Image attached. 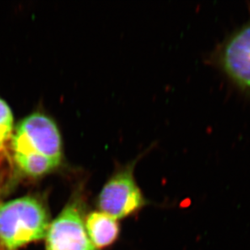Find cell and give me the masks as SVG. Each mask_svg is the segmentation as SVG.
Segmentation results:
<instances>
[{"mask_svg":"<svg viewBox=\"0 0 250 250\" xmlns=\"http://www.w3.org/2000/svg\"><path fill=\"white\" fill-rule=\"evenodd\" d=\"M85 228L96 249H105L115 243L120 235L118 220L102 211H92L85 218Z\"/></svg>","mask_w":250,"mask_h":250,"instance_id":"cell-6","label":"cell"},{"mask_svg":"<svg viewBox=\"0 0 250 250\" xmlns=\"http://www.w3.org/2000/svg\"><path fill=\"white\" fill-rule=\"evenodd\" d=\"M0 250H5V249L3 248V247H2V246H1V245H0Z\"/></svg>","mask_w":250,"mask_h":250,"instance_id":"cell-8","label":"cell"},{"mask_svg":"<svg viewBox=\"0 0 250 250\" xmlns=\"http://www.w3.org/2000/svg\"><path fill=\"white\" fill-rule=\"evenodd\" d=\"M46 250H97L85 228L84 202L75 195L50 224Z\"/></svg>","mask_w":250,"mask_h":250,"instance_id":"cell-4","label":"cell"},{"mask_svg":"<svg viewBox=\"0 0 250 250\" xmlns=\"http://www.w3.org/2000/svg\"><path fill=\"white\" fill-rule=\"evenodd\" d=\"M218 58L229 78L242 89L250 92V21L225 41Z\"/></svg>","mask_w":250,"mask_h":250,"instance_id":"cell-5","label":"cell"},{"mask_svg":"<svg viewBox=\"0 0 250 250\" xmlns=\"http://www.w3.org/2000/svg\"><path fill=\"white\" fill-rule=\"evenodd\" d=\"M50 213L36 196H25L0 204V245L17 250L46 236Z\"/></svg>","mask_w":250,"mask_h":250,"instance_id":"cell-2","label":"cell"},{"mask_svg":"<svg viewBox=\"0 0 250 250\" xmlns=\"http://www.w3.org/2000/svg\"><path fill=\"white\" fill-rule=\"evenodd\" d=\"M15 162L23 173L42 177L55 169L62 160V141L55 123L42 113L24 118L12 138Z\"/></svg>","mask_w":250,"mask_h":250,"instance_id":"cell-1","label":"cell"},{"mask_svg":"<svg viewBox=\"0 0 250 250\" xmlns=\"http://www.w3.org/2000/svg\"><path fill=\"white\" fill-rule=\"evenodd\" d=\"M13 115L7 103L0 99V149L4 146L12 135Z\"/></svg>","mask_w":250,"mask_h":250,"instance_id":"cell-7","label":"cell"},{"mask_svg":"<svg viewBox=\"0 0 250 250\" xmlns=\"http://www.w3.org/2000/svg\"><path fill=\"white\" fill-rule=\"evenodd\" d=\"M143 156L116 168L97 197L100 211L121 220L139 214L148 205L135 177V166Z\"/></svg>","mask_w":250,"mask_h":250,"instance_id":"cell-3","label":"cell"}]
</instances>
